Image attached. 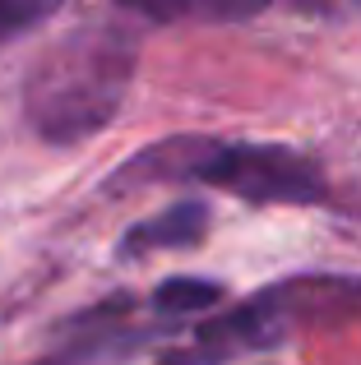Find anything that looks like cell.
Instances as JSON below:
<instances>
[{
  "label": "cell",
  "instance_id": "1",
  "mask_svg": "<svg viewBox=\"0 0 361 365\" xmlns=\"http://www.w3.org/2000/svg\"><path fill=\"white\" fill-rule=\"evenodd\" d=\"M135 74V33L121 24H79L33 61L24 83V116L37 139L79 143L121 111Z\"/></svg>",
  "mask_w": 361,
  "mask_h": 365
},
{
  "label": "cell",
  "instance_id": "2",
  "mask_svg": "<svg viewBox=\"0 0 361 365\" xmlns=\"http://www.w3.org/2000/svg\"><path fill=\"white\" fill-rule=\"evenodd\" d=\"M204 180L245 204H325V171L288 143L245 139H163L116 171V185Z\"/></svg>",
  "mask_w": 361,
  "mask_h": 365
},
{
  "label": "cell",
  "instance_id": "3",
  "mask_svg": "<svg viewBox=\"0 0 361 365\" xmlns=\"http://www.w3.org/2000/svg\"><path fill=\"white\" fill-rule=\"evenodd\" d=\"M361 310V282L357 277H292L218 319L199 324L185 347L167 351L158 365H227L250 351H269L288 342L297 324H310L320 314H347Z\"/></svg>",
  "mask_w": 361,
  "mask_h": 365
},
{
  "label": "cell",
  "instance_id": "4",
  "mask_svg": "<svg viewBox=\"0 0 361 365\" xmlns=\"http://www.w3.org/2000/svg\"><path fill=\"white\" fill-rule=\"evenodd\" d=\"M144 338H148V329L135 319V301L121 292V296H111V301L83 310L79 319L70 324V333H65V347L56 351V356L37 361V365H102L111 356L135 351Z\"/></svg>",
  "mask_w": 361,
  "mask_h": 365
},
{
  "label": "cell",
  "instance_id": "5",
  "mask_svg": "<svg viewBox=\"0 0 361 365\" xmlns=\"http://www.w3.org/2000/svg\"><path fill=\"white\" fill-rule=\"evenodd\" d=\"M208 232V208L199 199H180V204L163 208L158 217H144L135 222L126 236H121V255L126 259H139L148 250H185V245H199Z\"/></svg>",
  "mask_w": 361,
  "mask_h": 365
},
{
  "label": "cell",
  "instance_id": "6",
  "mask_svg": "<svg viewBox=\"0 0 361 365\" xmlns=\"http://www.w3.org/2000/svg\"><path fill=\"white\" fill-rule=\"evenodd\" d=\"M218 301H223V287L218 282H204V277H167L153 292V314L163 324H176V319H190L199 310H213Z\"/></svg>",
  "mask_w": 361,
  "mask_h": 365
},
{
  "label": "cell",
  "instance_id": "7",
  "mask_svg": "<svg viewBox=\"0 0 361 365\" xmlns=\"http://www.w3.org/2000/svg\"><path fill=\"white\" fill-rule=\"evenodd\" d=\"M51 14V5H19V0H0V42L14 33H28L33 24Z\"/></svg>",
  "mask_w": 361,
  "mask_h": 365
}]
</instances>
